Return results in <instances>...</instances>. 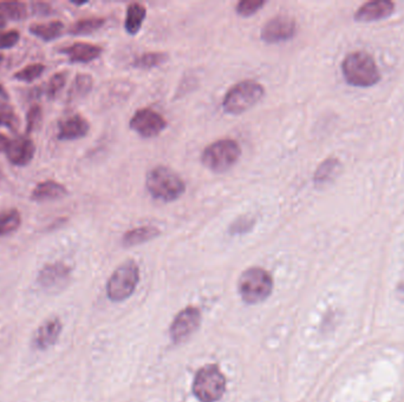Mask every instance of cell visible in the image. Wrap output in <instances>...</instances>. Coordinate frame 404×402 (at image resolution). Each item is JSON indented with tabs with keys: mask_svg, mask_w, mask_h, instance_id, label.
Masks as SVG:
<instances>
[{
	"mask_svg": "<svg viewBox=\"0 0 404 402\" xmlns=\"http://www.w3.org/2000/svg\"><path fill=\"white\" fill-rule=\"evenodd\" d=\"M145 187L152 199L164 203L174 202L185 192V183L181 176L166 166H156L149 170Z\"/></svg>",
	"mask_w": 404,
	"mask_h": 402,
	"instance_id": "obj_1",
	"label": "cell"
},
{
	"mask_svg": "<svg viewBox=\"0 0 404 402\" xmlns=\"http://www.w3.org/2000/svg\"><path fill=\"white\" fill-rule=\"evenodd\" d=\"M341 72L348 84L358 88H369L381 79L374 57L364 51L348 53L341 63Z\"/></svg>",
	"mask_w": 404,
	"mask_h": 402,
	"instance_id": "obj_2",
	"label": "cell"
},
{
	"mask_svg": "<svg viewBox=\"0 0 404 402\" xmlns=\"http://www.w3.org/2000/svg\"><path fill=\"white\" fill-rule=\"evenodd\" d=\"M265 96V88L259 81L245 79L234 84L223 97V110L227 114H242L256 104L259 103Z\"/></svg>",
	"mask_w": 404,
	"mask_h": 402,
	"instance_id": "obj_3",
	"label": "cell"
},
{
	"mask_svg": "<svg viewBox=\"0 0 404 402\" xmlns=\"http://www.w3.org/2000/svg\"><path fill=\"white\" fill-rule=\"evenodd\" d=\"M241 147L235 140L223 138L207 145L201 154V163L216 174L226 173L240 159Z\"/></svg>",
	"mask_w": 404,
	"mask_h": 402,
	"instance_id": "obj_4",
	"label": "cell"
},
{
	"mask_svg": "<svg viewBox=\"0 0 404 402\" xmlns=\"http://www.w3.org/2000/svg\"><path fill=\"white\" fill-rule=\"evenodd\" d=\"M241 299L249 304L263 302L271 295L273 279L271 274L259 267H252L241 274L237 282Z\"/></svg>",
	"mask_w": 404,
	"mask_h": 402,
	"instance_id": "obj_5",
	"label": "cell"
},
{
	"mask_svg": "<svg viewBox=\"0 0 404 402\" xmlns=\"http://www.w3.org/2000/svg\"><path fill=\"white\" fill-rule=\"evenodd\" d=\"M226 391V379L216 365H207L197 373L193 393L201 402H216Z\"/></svg>",
	"mask_w": 404,
	"mask_h": 402,
	"instance_id": "obj_6",
	"label": "cell"
},
{
	"mask_svg": "<svg viewBox=\"0 0 404 402\" xmlns=\"http://www.w3.org/2000/svg\"><path fill=\"white\" fill-rule=\"evenodd\" d=\"M138 280H140V269L138 263L133 260H128L119 268H116L107 281V297L115 302L128 299L135 292Z\"/></svg>",
	"mask_w": 404,
	"mask_h": 402,
	"instance_id": "obj_7",
	"label": "cell"
},
{
	"mask_svg": "<svg viewBox=\"0 0 404 402\" xmlns=\"http://www.w3.org/2000/svg\"><path fill=\"white\" fill-rule=\"evenodd\" d=\"M168 123L162 114L152 107H142L135 111L129 121L130 129L143 138L159 136L167 128Z\"/></svg>",
	"mask_w": 404,
	"mask_h": 402,
	"instance_id": "obj_8",
	"label": "cell"
},
{
	"mask_svg": "<svg viewBox=\"0 0 404 402\" xmlns=\"http://www.w3.org/2000/svg\"><path fill=\"white\" fill-rule=\"evenodd\" d=\"M297 34V22L289 15H275L267 20L260 30V38L266 44H278L292 39Z\"/></svg>",
	"mask_w": 404,
	"mask_h": 402,
	"instance_id": "obj_9",
	"label": "cell"
},
{
	"mask_svg": "<svg viewBox=\"0 0 404 402\" xmlns=\"http://www.w3.org/2000/svg\"><path fill=\"white\" fill-rule=\"evenodd\" d=\"M200 323V310L195 307H187L175 316L174 321L171 323L169 329L171 339L176 343L185 341L197 332Z\"/></svg>",
	"mask_w": 404,
	"mask_h": 402,
	"instance_id": "obj_10",
	"label": "cell"
},
{
	"mask_svg": "<svg viewBox=\"0 0 404 402\" xmlns=\"http://www.w3.org/2000/svg\"><path fill=\"white\" fill-rule=\"evenodd\" d=\"M70 277L71 268L65 263H48L38 274L37 282L46 292H56L67 286Z\"/></svg>",
	"mask_w": 404,
	"mask_h": 402,
	"instance_id": "obj_11",
	"label": "cell"
},
{
	"mask_svg": "<svg viewBox=\"0 0 404 402\" xmlns=\"http://www.w3.org/2000/svg\"><path fill=\"white\" fill-rule=\"evenodd\" d=\"M36 154V145L30 137L20 136L10 140L6 149V157L13 166H25L30 164Z\"/></svg>",
	"mask_w": 404,
	"mask_h": 402,
	"instance_id": "obj_12",
	"label": "cell"
},
{
	"mask_svg": "<svg viewBox=\"0 0 404 402\" xmlns=\"http://www.w3.org/2000/svg\"><path fill=\"white\" fill-rule=\"evenodd\" d=\"M62 330H63V323L60 318L52 316L45 320L34 334V341H32L34 348L38 351H46L48 348H51L60 339Z\"/></svg>",
	"mask_w": 404,
	"mask_h": 402,
	"instance_id": "obj_13",
	"label": "cell"
},
{
	"mask_svg": "<svg viewBox=\"0 0 404 402\" xmlns=\"http://www.w3.org/2000/svg\"><path fill=\"white\" fill-rule=\"evenodd\" d=\"M395 11V4L390 0H372L362 5L356 13L355 19L357 22H369L381 20L393 15Z\"/></svg>",
	"mask_w": 404,
	"mask_h": 402,
	"instance_id": "obj_14",
	"label": "cell"
},
{
	"mask_svg": "<svg viewBox=\"0 0 404 402\" xmlns=\"http://www.w3.org/2000/svg\"><path fill=\"white\" fill-rule=\"evenodd\" d=\"M90 124L81 114H72L58 124V140H76L86 137L89 133Z\"/></svg>",
	"mask_w": 404,
	"mask_h": 402,
	"instance_id": "obj_15",
	"label": "cell"
},
{
	"mask_svg": "<svg viewBox=\"0 0 404 402\" xmlns=\"http://www.w3.org/2000/svg\"><path fill=\"white\" fill-rule=\"evenodd\" d=\"M103 52V48L98 45L78 41L69 45L62 50V53L67 55L72 63H90L97 60Z\"/></svg>",
	"mask_w": 404,
	"mask_h": 402,
	"instance_id": "obj_16",
	"label": "cell"
},
{
	"mask_svg": "<svg viewBox=\"0 0 404 402\" xmlns=\"http://www.w3.org/2000/svg\"><path fill=\"white\" fill-rule=\"evenodd\" d=\"M67 195V190L63 185L55 181H45L36 185L31 199L36 202H48L63 199Z\"/></svg>",
	"mask_w": 404,
	"mask_h": 402,
	"instance_id": "obj_17",
	"label": "cell"
},
{
	"mask_svg": "<svg viewBox=\"0 0 404 402\" xmlns=\"http://www.w3.org/2000/svg\"><path fill=\"white\" fill-rule=\"evenodd\" d=\"M159 234H161L159 229L154 225H143V227L128 230L123 235L122 244L124 247H135V246H140V244L154 240L159 236Z\"/></svg>",
	"mask_w": 404,
	"mask_h": 402,
	"instance_id": "obj_18",
	"label": "cell"
},
{
	"mask_svg": "<svg viewBox=\"0 0 404 402\" xmlns=\"http://www.w3.org/2000/svg\"><path fill=\"white\" fill-rule=\"evenodd\" d=\"M147 17V8L141 3H130L126 8L124 29L130 36H135L141 30L142 24Z\"/></svg>",
	"mask_w": 404,
	"mask_h": 402,
	"instance_id": "obj_19",
	"label": "cell"
},
{
	"mask_svg": "<svg viewBox=\"0 0 404 402\" xmlns=\"http://www.w3.org/2000/svg\"><path fill=\"white\" fill-rule=\"evenodd\" d=\"M63 31L64 24L60 20L32 24L30 26L31 34L44 41H51L56 39L57 37H60Z\"/></svg>",
	"mask_w": 404,
	"mask_h": 402,
	"instance_id": "obj_20",
	"label": "cell"
},
{
	"mask_svg": "<svg viewBox=\"0 0 404 402\" xmlns=\"http://www.w3.org/2000/svg\"><path fill=\"white\" fill-rule=\"evenodd\" d=\"M169 60V55L166 52L150 51L145 52L142 55H138L133 58L131 65L136 69L142 70H149L154 67H159L166 63Z\"/></svg>",
	"mask_w": 404,
	"mask_h": 402,
	"instance_id": "obj_21",
	"label": "cell"
},
{
	"mask_svg": "<svg viewBox=\"0 0 404 402\" xmlns=\"http://www.w3.org/2000/svg\"><path fill=\"white\" fill-rule=\"evenodd\" d=\"M93 79L90 74H78L67 93L69 100H82L93 90Z\"/></svg>",
	"mask_w": 404,
	"mask_h": 402,
	"instance_id": "obj_22",
	"label": "cell"
},
{
	"mask_svg": "<svg viewBox=\"0 0 404 402\" xmlns=\"http://www.w3.org/2000/svg\"><path fill=\"white\" fill-rule=\"evenodd\" d=\"M341 163L337 159H327L319 164L313 175L315 185H325L337 175Z\"/></svg>",
	"mask_w": 404,
	"mask_h": 402,
	"instance_id": "obj_23",
	"label": "cell"
},
{
	"mask_svg": "<svg viewBox=\"0 0 404 402\" xmlns=\"http://www.w3.org/2000/svg\"><path fill=\"white\" fill-rule=\"evenodd\" d=\"M105 24V18L93 17V18H84L74 22L69 29V34L74 36H86L100 30Z\"/></svg>",
	"mask_w": 404,
	"mask_h": 402,
	"instance_id": "obj_24",
	"label": "cell"
},
{
	"mask_svg": "<svg viewBox=\"0 0 404 402\" xmlns=\"http://www.w3.org/2000/svg\"><path fill=\"white\" fill-rule=\"evenodd\" d=\"M27 15V6L22 1H1L0 17L13 22H22Z\"/></svg>",
	"mask_w": 404,
	"mask_h": 402,
	"instance_id": "obj_25",
	"label": "cell"
},
{
	"mask_svg": "<svg viewBox=\"0 0 404 402\" xmlns=\"http://www.w3.org/2000/svg\"><path fill=\"white\" fill-rule=\"evenodd\" d=\"M22 225V216L18 210L8 209L0 211V237L8 236L15 233Z\"/></svg>",
	"mask_w": 404,
	"mask_h": 402,
	"instance_id": "obj_26",
	"label": "cell"
},
{
	"mask_svg": "<svg viewBox=\"0 0 404 402\" xmlns=\"http://www.w3.org/2000/svg\"><path fill=\"white\" fill-rule=\"evenodd\" d=\"M256 217H253L251 215H241L230 223L228 227V234L232 236L245 235L252 232V229L256 227Z\"/></svg>",
	"mask_w": 404,
	"mask_h": 402,
	"instance_id": "obj_27",
	"label": "cell"
},
{
	"mask_svg": "<svg viewBox=\"0 0 404 402\" xmlns=\"http://www.w3.org/2000/svg\"><path fill=\"white\" fill-rule=\"evenodd\" d=\"M0 126L11 130H17L19 126L18 116L10 104L0 103Z\"/></svg>",
	"mask_w": 404,
	"mask_h": 402,
	"instance_id": "obj_28",
	"label": "cell"
},
{
	"mask_svg": "<svg viewBox=\"0 0 404 402\" xmlns=\"http://www.w3.org/2000/svg\"><path fill=\"white\" fill-rule=\"evenodd\" d=\"M266 5L265 0H241L235 5L237 15L244 18L252 17Z\"/></svg>",
	"mask_w": 404,
	"mask_h": 402,
	"instance_id": "obj_29",
	"label": "cell"
},
{
	"mask_svg": "<svg viewBox=\"0 0 404 402\" xmlns=\"http://www.w3.org/2000/svg\"><path fill=\"white\" fill-rule=\"evenodd\" d=\"M43 122V109L38 104H34L26 114V133H34L39 129Z\"/></svg>",
	"mask_w": 404,
	"mask_h": 402,
	"instance_id": "obj_30",
	"label": "cell"
},
{
	"mask_svg": "<svg viewBox=\"0 0 404 402\" xmlns=\"http://www.w3.org/2000/svg\"><path fill=\"white\" fill-rule=\"evenodd\" d=\"M44 70L45 67L43 64H30V65H27L22 70H19L18 72H15V78L20 81L31 83V81H36L37 78L41 77Z\"/></svg>",
	"mask_w": 404,
	"mask_h": 402,
	"instance_id": "obj_31",
	"label": "cell"
},
{
	"mask_svg": "<svg viewBox=\"0 0 404 402\" xmlns=\"http://www.w3.org/2000/svg\"><path fill=\"white\" fill-rule=\"evenodd\" d=\"M67 71H62V72H57V74H53L50 78L48 86H46V95L50 98H55L64 89V86L67 84Z\"/></svg>",
	"mask_w": 404,
	"mask_h": 402,
	"instance_id": "obj_32",
	"label": "cell"
},
{
	"mask_svg": "<svg viewBox=\"0 0 404 402\" xmlns=\"http://www.w3.org/2000/svg\"><path fill=\"white\" fill-rule=\"evenodd\" d=\"M19 38L20 36L17 31L1 32L0 34V50L13 48L15 44H18Z\"/></svg>",
	"mask_w": 404,
	"mask_h": 402,
	"instance_id": "obj_33",
	"label": "cell"
},
{
	"mask_svg": "<svg viewBox=\"0 0 404 402\" xmlns=\"http://www.w3.org/2000/svg\"><path fill=\"white\" fill-rule=\"evenodd\" d=\"M32 12L34 15H48L52 13V8L46 3H34L32 4Z\"/></svg>",
	"mask_w": 404,
	"mask_h": 402,
	"instance_id": "obj_34",
	"label": "cell"
},
{
	"mask_svg": "<svg viewBox=\"0 0 404 402\" xmlns=\"http://www.w3.org/2000/svg\"><path fill=\"white\" fill-rule=\"evenodd\" d=\"M8 145H10V140L3 133H0V152H6Z\"/></svg>",
	"mask_w": 404,
	"mask_h": 402,
	"instance_id": "obj_35",
	"label": "cell"
},
{
	"mask_svg": "<svg viewBox=\"0 0 404 402\" xmlns=\"http://www.w3.org/2000/svg\"><path fill=\"white\" fill-rule=\"evenodd\" d=\"M8 100V93H6V91H5L4 88H3V86H1V85H0V102H1V100Z\"/></svg>",
	"mask_w": 404,
	"mask_h": 402,
	"instance_id": "obj_36",
	"label": "cell"
},
{
	"mask_svg": "<svg viewBox=\"0 0 404 402\" xmlns=\"http://www.w3.org/2000/svg\"><path fill=\"white\" fill-rule=\"evenodd\" d=\"M5 25H6V22H5V19L1 18V17H0V30H1V29H4Z\"/></svg>",
	"mask_w": 404,
	"mask_h": 402,
	"instance_id": "obj_37",
	"label": "cell"
},
{
	"mask_svg": "<svg viewBox=\"0 0 404 402\" xmlns=\"http://www.w3.org/2000/svg\"><path fill=\"white\" fill-rule=\"evenodd\" d=\"M3 60H4V55L0 53V64L3 63Z\"/></svg>",
	"mask_w": 404,
	"mask_h": 402,
	"instance_id": "obj_38",
	"label": "cell"
}]
</instances>
